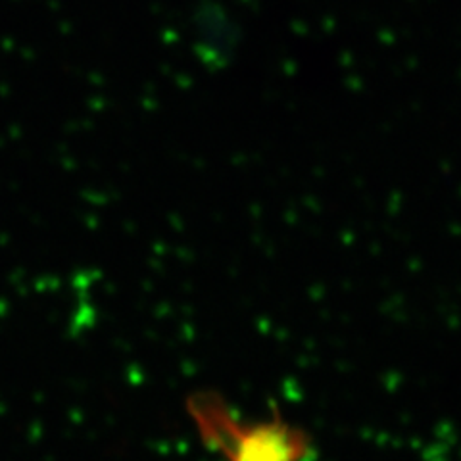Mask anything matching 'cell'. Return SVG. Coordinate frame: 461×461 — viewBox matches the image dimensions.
<instances>
[]
</instances>
